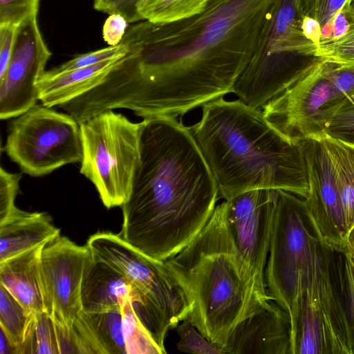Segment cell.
I'll return each mask as SVG.
<instances>
[{
  "mask_svg": "<svg viewBox=\"0 0 354 354\" xmlns=\"http://www.w3.org/2000/svg\"><path fill=\"white\" fill-rule=\"evenodd\" d=\"M275 0H209L201 13L127 28V53L102 84L111 109L176 118L232 93Z\"/></svg>",
  "mask_w": 354,
  "mask_h": 354,
  "instance_id": "6da1fadb",
  "label": "cell"
},
{
  "mask_svg": "<svg viewBox=\"0 0 354 354\" xmlns=\"http://www.w3.org/2000/svg\"><path fill=\"white\" fill-rule=\"evenodd\" d=\"M140 161L121 206L120 236L165 261L191 243L211 218L218 191L188 127L170 116L145 118Z\"/></svg>",
  "mask_w": 354,
  "mask_h": 354,
  "instance_id": "7a4b0ae2",
  "label": "cell"
},
{
  "mask_svg": "<svg viewBox=\"0 0 354 354\" xmlns=\"http://www.w3.org/2000/svg\"><path fill=\"white\" fill-rule=\"evenodd\" d=\"M188 127L225 201L255 189L283 190L302 198L308 191L299 144L286 138L260 109L221 97L202 106Z\"/></svg>",
  "mask_w": 354,
  "mask_h": 354,
  "instance_id": "3957f363",
  "label": "cell"
},
{
  "mask_svg": "<svg viewBox=\"0 0 354 354\" xmlns=\"http://www.w3.org/2000/svg\"><path fill=\"white\" fill-rule=\"evenodd\" d=\"M164 262L187 297L192 324L223 349L239 323L272 300L260 290L236 246L225 201L194 239Z\"/></svg>",
  "mask_w": 354,
  "mask_h": 354,
  "instance_id": "277c9868",
  "label": "cell"
},
{
  "mask_svg": "<svg viewBox=\"0 0 354 354\" xmlns=\"http://www.w3.org/2000/svg\"><path fill=\"white\" fill-rule=\"evenodd\" d=\"M304 33L297 0H275L248 64L232 93L247 105L262 108L301 72L324 59Z\"/></svg>",
  "mask_w": 354,
  "mask_h": 354,
  "instance_id": "5b68a950",
  "label": "cell"
},
{
  "mask_svg": "<svg viewBox=\"0 0 354 354\" xmlns=\"http://www.w3.org/2000/svg\"><path fill=\"white\" fill-rule=\"evenodd\" d=\"M277 191L265 281L268 294L288 313L292 332L304 292L314 275L322 243L304 199L288 192Z\"/></svg>",
  "mask_w": 354,
  "mask_h": 354,
  "instance_id": "8992f818",
  "label": "cell"
},
{
  "mask_svg": "<svg viewBox=\"0 0 354 354\" xmlns=\"http://www.w3.org/2000/svg\"><path fill=\"white\" fill-rule=\"evenodd\" d=\"M290 354H354L345 308L344 252L322 243L290 335Z\"/></svg>",
  "mask_w": 354,
  "mask_h": 354,
  "instance_id": "52a82bcc",
  "label": "cell"
},
{
  "mask_svg": "<svg viewBox=\"0 0 354 354\" xmlns=\"http://www.w3.org/2000/svg\"><path fill=\"white\" fill-rule=\"evenodd\" d=\"M80 124V173L94 185L107 209L121 207L130 196L140 161L142 122L107 110Z\"/></svg>",
  "mask_w": 354,
  "mask_h": 354,
  "instance_id": "ba28073f",
  "label": "cell"
},
{
  "mask_svg": "<svg viewBox=\"0 0 354 354\" xmlns=\"http://www.w3.org/2000/svg\"><path fill=\"white\" fill-rule=\"evenodd\" d=\"M3 149L24 173L43 176L81 162L80 124L69 113L36 104L11 121Z\"/></svg>",
  "mask_w": 354,
  "mask_h": 354,
  "instance_id": "9c48e42d",
  "label": "cell"
},
{
  "mask_svg": "<svg viewBox=\"0 0 354 354\" xmlns=\"http://www.w3.org/2000/svg\"><path fill=\"white\" fill-rule=\"evenodd\" d=\"M332 64L322 59L310 66L262 107L272 125L295 144L324 136L327 124L347 98L333 84Z\"/></svg>",
  "mask_w": 354,
  "mask_h": 354,
  "instance_id": "30bf717a",
  "label": "cell"
},
{
  "mask_svg": "<svg viewBox=\"0 0 354 354\" xmlns=\"http://www.w3.org/2000/svg\"><path fill=\"white\" fill-rule=\"evenodd\" d=\"M93 254L129 279L141 292L138 318L162 324L177 318L187 304L185 295L164 261L152 259L126 242L120 234L98 232L86 242Z\"/></svg>",
  "mask_w": 354,
  "mask_h": 354,
  "instance_id": "8fae6325",
  "label": "cell"
},
{
  "mask_svg": "<svg viewBox=\"0 0 354 354\" xmlns=\"http://www.w3.org/2000/svg\"><path fill=\"white\" fill-rule=\"evenodd\" d=\"M307 169L308 191L305 205L320 241L344 252L348 234L333 159L324 136L299 143Z\"/></svg>",
  "mask_w": 354,
  "mask_h": 354,
  "instance_id": "7c38bea8",
  "label": "cell"
},
{
  "mask_svg": "<svg viewBox=\"0 0 354 354\" xmlns=\"http://www.w3.org/2000/svg\"><path fill=\"white\" fill-rule=\"evenodd\" d=\"M92 252L59 235L42 248L41 281L45 311L53 320L72 328L82 310L81 286Z\"/></svg>",
  "mask_w": 354,
  "mask_h": 354,
  "instance_id": "4fadbf2b",
  "label": "cell"
},
{
  "mask_svg": "<svg viewBox=\"0 0 354 354\" xmlns=\"http://www.w3.org/2000/svg\"><path fill=\"white\" fill-rule=\"evenodd\" d=\"M37 15L17 27L9 64L0 78V119L14 118L39 100L38 82L52 55L40 32Z\"/></svg>",
  "mask_w": 354,
  "mask_h": 354,
  "instance_id": "5bb4252c",
  "label": "cell"
},
{
  "mask_svg": "<svg viewBox=\"0 0 354 354\" xmlns=\"http://www.w3.org/2000/svg\"><path fill=\"white\" fill-rule=\"evenodd\" d=\"M277 199L274 189H255L225 201L226 221L236 246L260 290L268 295L265 270Z\"/></svg>",
  "mask_w": 354,
  "mask_h": 354,
  "instance_id": "9a60e30c",
  "label": "cell"
},
{
  "mask_svg": "<svg viewBox=\"0 0 354 354\" xmlns=\"http://www.w3.org/2000/svg\"><path fill=\"white\" fill-rule=\"evenodd\" d=\"M288 313L273 300L237 324L223 348L230 354H290Z\"/></svg>",
  "mask_w": 354,
  "mask_h": 354,
  "instance_id": "2e32d148",
  "label": "cell"
},
{
  "mask_svg": "<svg viewBox=\"0 0 354 354\" xmlns=\"http://www.w3.org/2000/svg\"><path fill=\"white\" fill-rule=\"evenodd\" d=\"M128 297H131L138 316L142 306L140 290L125 276L92 253L82 281V310L102 312L121 308L122 301Z\"/></svg>",
  "mask_w": 354,
  "mask_h": 354,
  "instance_id": "e0dca14e",
  "label": "cell"
},
{
  "mask_svg": "<svg viewBox=\"0 0 354 354\" xmlns=\"http://www.w3.org/2000/svg\"><path fill=\"white\" fill-rule=\"evenodd\" d=\"M44 245L0 262V285L28 315L45 311L40 272L41 253Z\"/></svg>",
  "mask_w": 354,
  "mask_h": 354,
  "instance_id": "ac0fdd59",
  "label": "cell"
},
{
  "mask_svg": "<svg viewBox=\"0 0 354 354\" xmlns=\"http://www.w3.org/2000/svg\"><path fill=\"white\" fill-rule=\"evenodd\" d=\"M60 235V229L46 212L19 213L0 222V262L38 246Z\"/></svg>",
  "mask_w": 354,
  "mask_h": 354,
  "instance_id": "d6986e66",
  "label": "cell"
},
{
  "mask_svg": "<svg viewBox=\"0 0 354 354\" xmlns=\"http://www.w3.org/2000/svg\"><path fill=\"white\" fill-rule=\"evenodd\" d=\"M122 57L54 75L44 73L38 82L39 100L51 108L71 101L100 84Z\"/></svg>",
  "mask_w": 354,
  "mask_h": 354,
  "instance_id": "ffe728a7",
  "label": "cell"
},
{
  "mask_svg": "<svg viewBox=\"0 0 354 354\" xmlns=\"http://www.w3.org/2000/svg\"><path fill=\"white\" fill-rule=\"evenodd\" d=\"M73 328L86 353L127 354L121 308L102 312L81 310Z\"/></svg>",
  "mask_w": 354,
  "mask_h": 354,
  "instance_id": "44dd1931",
  "label": "cell"
},
{
  "mask_svg": "<svg viewBox=\"0 0 354 354\" xmlns=\"http://www.w3.org/2000/svg\"><path fill=\"white\" fill-rule=\"evenodd\" d=\"M333 161L348 234L354 227V145L324 136Z\"/></svg>",
  "mask_w": 354,
  "mask_h": 354,
  "instance_id": "7402d4cb",
  "label": "cell"
},
{
  "mask_svg": "<svg viewBox=\"0 0 354 354\" xmlns=\"http://www.w3.org/2000/svg\"><path fill=\"white\" fill-rule=\"evenodd\" d=\"M209 0H144L138 8L142 21L166 24L198 15Z\"/></svg>",
  "mask_w": 354,
  "mask_h": 354,
  "instance_id": "603a6c76",
  "label": "cell"
},
{
  "mask_svg": "<svg viewBox=\"0 0 354 354\" xmlns=\"http://www.w3.org/2000/svg\"><path fill=\"white\" fill-rule=\"evenodd\" d=\"M35 315H28L21 304L0 285V328L7 335L19 354L34 323Z\"/></svg>",
  "mask_w": 354,
  "mask_h": 354,
  "instance_id": "cb8c5ba5",
  "label": "cell"
},
{
  "mask_svg": "<svg viewBox=\"0 0 354 354\" xmlns=\"http://www.w3.org/2000/svg\"><path fill=\"white\" fill-rule=\"evenodd\" d=\"M121 313L127 354H164L138 318L131 297L122 301Z\"/></svg>",
  "mask_w": 354,
  "mask_h": 354,
  "instance_id": "d4e9b609",
  "label": "cell"
},
{
  "mask_svg": "<svg viewBox=\"0 0 354 354\" xmlns=\"http://www.w3.org/2000/svg\"><path fill=\"white\" fill-rule=\"evenodd\" d=\"M59 354L55 325L46 312L35 315L32 326L19 354Z\"/></svg>",
  "mask_w": 354,
  "mask_h": 354,
  "instance_id": "484cf974",
  "label": "cell"
},
{
  "mask_svg": "<svg viewBox=\"0 0 354 354\" xmlns=\"http://www.w3.org/2000/svg\"><path fill=\"white\" fill-rule=\"evenodd\" d=\"M179 351L200 354H225L224 350L208 341L192 324L189 318L182 321L176 328Z\"/></svg>",
  "mask_w": 354,
  "mask_h": 354,
  "instance_id": "4316f807",
  "label": "cell"
},
{
  "mask_svg": "<svg viewBox=\"0 0 354 354\" xmlns=\"http://www.w3.org/2000/svg\"><path fill=\"white\" fill-rule=\"evenodd\" d=\"M324 135L354 145V94L348 97L332 116Z\"/></svg>",
  "mask_w": 354,
  "mask_h": 354,
  "instance_id": "83f0119b",
  "label": "cell"
},
{
  "mask_svg": "<svg viewBox=\"0 0 354 354\" xmlns=\"http://www.w3.org/2000/svg\"><path fill=\"white\" fill-rule=\"evenodd\" d=\"M352 1L297 0L301 17L313 19L319 24L321 28V37L328 30L339 10L346 3H352Z\"/></svg>",
  "mask_w": 354,
  "mask_h": 354,
  "instance_id": "f1b7e54d",
  "label": "cell"
},
{
  "mask_svg": "<svg viewBox=\"0 0 354 354\" xmlns=\"http://www.w3.org/2000/svg\"><path fill=\"white\" fill-rule=\"evenodd\" d=\"M127 51V46L122 42L111 46L77 55L64 64L46 71L47 75H54L73 70L91 66L104 61L123 57Z\"/></svg>",
  "mask_w": 354,
  "mask_h": 354,
  "instance_id": "f546056e",
  "label": "cell"
},
{
  "mask_svg": "<svg viewBox=\"0 0 354 354\" xmlns=\"http://www.w3.org/2000/svg\"><path fill=\"white\" fill-rule=\"evenodd\" d=\"M317 55L326 61L354 68V28L338 39L319 45Z\"/></svg>",
  "mask_w": 354,
  "mask_h": 354,
  "instance_id": "4dcf8cb0",
  "label": "cell"
},
{
  "mask_svg": "<svg viewBox=\"0 0 354 354\" xmlns=\"http://www.w3.org/2000/svg\"><path fill=\"white\" fill-rule=\"evenodd\" d=\"M21 174L10 173L0 168V222L19 213L15 204L19 191Z\"/></svg>",
  "mask_w": 354,
  "mask_h": 354,
  "instance_id": "1f68e13d",
  "label": "cell"
},
{
  "mask_svg": "<svg viewBox=\"0 0 354 354\" xmlns=\"http://www.w3.org/2000/svg\"><path fill=\"white\" fill-rule=\"evenodd\" d=\"M39 0H0V24L18 26L37 15Z\"/></svg>",
  "mask_w": 354,
  "mask_h": 354,
  "instance_id": "d6a6232c",
  "label": "cell"
},
{
  "mask_svg": "<svg viewBox=\"0 0 354 354\" xmlns=\"http://www.w3.org/2000/svg\"><path fill=\"white\" fill-rule=\"evenodd\" d=\"M144 0H93V8L98 12L119 14L123 16L128 23H137L142 21L138 8Z\"/></svg>",
  "mask_w": 354,
  "mask_h": 354,
  "instance_id": "836d02e7",
  "label": "cell"
},
{
  "mask_svg": "<svg viewBox=\"0 0 354 354\" xmlns=\"http://www.w3.org/2000/svg\"><path fill=\"white\" fill-rule=\"evenodd\" d=\"M353 28L354 8L351 3H346L336 14L328 30L322 35L319 45L338 39Z\"/></svg>",
  "mask_w": 354,
  "mask_h": 354,
  "instance_id": "e575fe53",
  "label": "cell"
},
{
  "mask_svg": "<svg viewBox=\"0 0 354 354\" xmlns=\"http://www.w3.org/2000/svg\"><path fill=\"white\" fill-rule=\"evenodd\" d=\"M345 308L354 346V261L348 252H344Z\"/></svg>",
  "mask_w": 354,
  "mask_h": 354,
  "instance_id": "d590c367",
  "label": "cell"
},
{
  "mask_svg": "<svg viewBox=\"0 0 354 354\" xmlns=\"http://www.w3.org/2000/svg\"><path fill=\"white\" fill-rule=\"evenodd\" d=\"M59 354L86 353L73 328L66 327L53 320Z\"/></svg>",
  "mask_w": 354,
  "mask_h": 354,
  "instance_id": "8d00e7d4",
  "label": "cell"
},
{
  "mask_svg": "<svg viewBox=\"0 0 354 354\" xmlns=\"http://www.w3.org/2000/svg\"><path fill=\"white\" fill-rule=\"evenodd\" d=\"M128 24L125 18L119 14L109 15L102 28L103 39L109 46L120 44L127 30Z\"/></svg>",
  "mask_w": 354,
  "mask_h": 354,
  "instance_id": "74e56055",
  "label": "cell"
},
{
  "mask_svg": "<svg viewBox=\"0 0 354 354\" xmlns=\"http://www.w3.org/2000/svg\"><path fill=\"white\" fill-rule=\"evenodd\" d=\"M330 75L336 89L348 97L354 94V68L332 62Z\"/></svg>",
  "mask_w": 354,
  "mask_h": 354,
  "instance_id": "f35d334b",
  "label": "cell"
},
{
  "mask_svg": "<svg viewBox=\"0 0 354 354\" xmlns=\"http://www.w3.org/2000/svg\"><path fill=\"white\" fill-rule=\"evenodd\" d=\"M17 26L0 24V78L4 75L12 53Z\"/></svg>",
  "mask_w": 354,
  "mask_h": 354,
  "instance_id": "ab89813d",
  "label": "cell"
},
{
  "mask_svg": "<svg viewBox=\"0 0 354 354\" xmlns=\"http://www.w3.org/2000/svg\"><path fill=\"white\" fill-rule=\"evenodd\" d=\"M0 329V354H17L14 344L4 331Z\"/></svg>",
  "mask_w": 354,
  "mask_h": 354,
  "instance_id": "60d3db41",
  "label": "cell"
},
{
  "mask_svg": "<svg viewBox=\"0 0 354 354\" xmlns=\"http://www.w3.org/2000/svg\"><path fill=\"white\" fill-rule=\"evenodd\" d=\"M346 251L354 261V227L351 231L348 237Z\"/></svg>",
  "mask_w": 354,
  "mask_h": 354,
  "instance_id": "b9f144b4",
  "label": "cell"
},
{
  "mask_svg": "<svg viewBox=\"0 0 354 354\" xmlns=\"http://www.w3.org/2000/svg\"><path fill=\"white\" fill-rule=\"evenodd\" d=\"M351 5L354 8V0L352 1Z\"/></svg>",
  "mask_w": 354,
  "mask_h": 354,
  "instance_id": "7bdbcfd3",
  "label": "cell"
}]
</instances>
